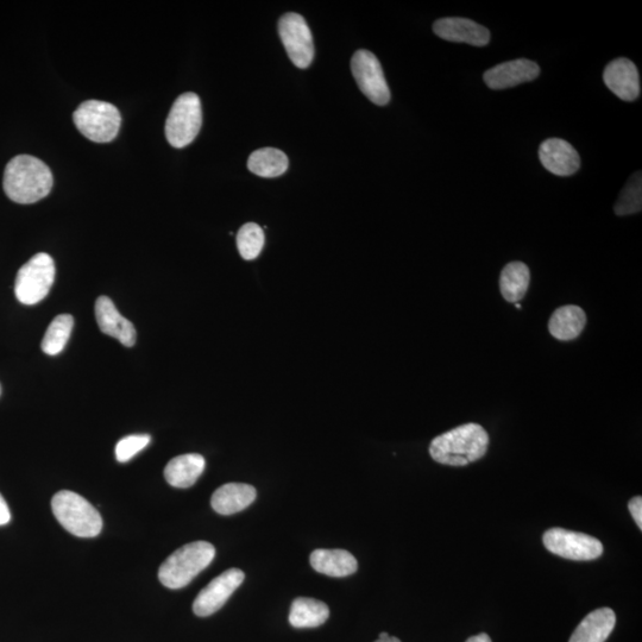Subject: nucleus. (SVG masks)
<instances>
[{
	"mask_svg": "<svg viewBox=\"0 0 642 642\" xmlns=\"http://www.w3.org/2000/svg\"><path fill=\"white\" fill-rule=\"evenodd\" d=\"M54 184L50 168L35 156L18 155L5 168L4 191L17 204H34L46 198Z\"/></svg>",
	"mask_w": 642,
	"mask_h": 642,
	"instance_id": "nucleus-1",
	"label": "nucleus"
},
{
	"mask_svg": "<svg viewBox=\"0 0 642 642\" xmlns=\"http://www.w3.org/2000/svg\"><path fill=\"white\" fill-rule=\"evenodd\" d=\"M489 436L478 424H465L440 434L430 445V455L439 464L465 467L486 456Z\"/></svg>",
	"mask_w": 642,
	"mask_h": 642,
	"instance_id": "nucleus-2",
	"label": "nucleus"
},
{
	"mask_svg": "<svg viewBox=\"0 0 642 642\" xmlns=\"http://www.w3.org/2000/svg\"><path fill=\"white\" fill-rule=\"evenodd\" d=\"M216 549L207 541H194L182 546L160 566V582L168 589H181L190 584L212 563Z\"/></svg>",
	"mask_w": 642,
	"mask_h": 642,
	"instance_id": "nucleus-3",
	"label": "nucleus"
},
{
	"mask_svg": "<svg viewBox=\"0 0 642 642\" xmlns=\"http://www.w3.org/2000/svg\"><path fill=\"white\" fill-rule=\"evenodd\" d=\"M52 509L60 525L75 537L94 538L103 530L100 513L77 493L62 490L55 494Z\"/></svg>",
	"mask_w": 642,
	"mask_h": 642,
	"instance_id": "nucleus-4",
	"label": "nucleus"
},
{
	"mask_svg": "<svg viewBox=\"0 0 642 642\" xmlns=\"http://www.w3.org/2000/svg\"><path fill=\"white\" fill-rule=\"evenodd\" d=\"M75 127L88 140L96 143H109L121 129V112L113 104L102 100H87L73 115Z\"/></svg>",
	"mask_w": 642,
	"mask_h": 642,
	"instance_id": "nucleus-5",
	"label": "nucleus"
},
{
	"mask_svg": "<svg viewBox=\"0 0 642 642\" xmlns=\"http://www.w3.org/2000/svg\"><path fill=\"white\" fill-rule=\"evenodd\" d=\"M203 109L198 94L188 92L175 100L166 122V137L174 148H185L198 136Z\"/></svg>",
	"mask_w": 642,
	"mask_h": 642,
	"instance_id": "nucleus-6",
	"label": "nucleus"
},
{
	"mask_svg": "<svg viewBox=\"0 0 642 642\" xmlns=\"http://www.w3.org/2000/svg\"><path fill=\"white\" fill-rule=\"evenodd\" d=\"M55 280V263L52 256L40 253L18 270L15 294L24 305L39 304L50 292Z\"/></svg>",
	"mask_w": 642,
	"mask_h": 642,
	"instance_id": "nucleus-7",
	"label": "nucleus"
},
{
	"mask_svg": "<svg viewBox=\"0 0 642 642\" xmlns=\"http://www.w3.org/2000/svg\"><path fill=\"white\" fill-rule=\"evenodd\" d=\"M352 74L360 90L370 102L385 106L390 100V90L379 59L369 50H358L351 60Z\"/></svg>",
	"mask_w": 642,
	"mask_h": 642,
	"instance_id": "nucleus-8",
	"label": "nucleus"
},
{
	"mask_svg": "<svg viewBox=\"0 0 642 642\" xmlns=\"http://www.w3.org/2000/svg\"><path fill=\"white\" fill-rule=\"evenodd\" d=\"M544 545L553 555L570 560H594L602 556L603 545L588 534L552 528L543 537Z\"/></svg>",
	"mask_w": 642,
	"mask_h": 642,
	"instance_id": "nucleus-9",
	"label": "nucleus"
},
{
	"mask_svg": "<svg viewBox=\"0 0 642 642\" xmlns=\"http://www.w3.org/2000/svg\"><path fill=\"white\" fill-rule=\"evenodd\" d=\"M279 34L289 59L301 69L310 67L314 59L313 36L304 17L295 12L283 15Z\"/></svg>",
	"mask_w": 642,
	"mask_h": 642,
	"instance_id": "nucleus-10",
	"label": "nucleus"
},
{
	"mask_svg": "<svg viewBox=\"0 0 642 642\" xmlns=\"http://www.w3.org/2000/svg\"><path fill=\"white\" fill-rule=\"evenodd\" d=\"M244 578V572L239 569L226 570L222 575L214 578L195 599L194 614L200 618H206L217 613L243 583Z\"/></svg>",
	"mask_w": 642,
	"mask_h": 642,
	"instance_id": "nucleus-11",
	"label": "nucleus"
},
{
	"mask_svg": "<svg viewBox=\"0 0 642 642\" xmlns=\"http://www.w3.org/2000/svg\"><path fill=\"white\" fill-rule=\"evenodd\" d=\"M540 67L535 62L526 59L503 62L484 73L483 78L492 90H506L525 83H530L539 77Z\"/></svg>",
	"mask_w": 642,
	"mask_h": 642,
	"instance_id": "nucleus-12",
	"label": "nucleus"
},
{
	"mask_svg": "<svg viewBox=\"0 0 642 642\" xmlns=\"http://www.w3.org/2000/svg\"><path fill=\"white\" fill-rule=\"evenodd\" d=\"M433 31L440 39L484 47L490 41V33L483 25L468 18H442L433 24Z\"/></svg>",
	"mask_w": 642,
	"mask_h": 642,
	"instance_id": "nucleus-13",
	"label": "nucleus"
},
{
	"mask_svg": "<svg viewBox=\"0 0 642 642\" xmlns=\"http://www.w3.org/2000/svg\"><path fill=\"white\" fill-rule=\"evenodd\" d=\"M604 84L625 102H634L640 96V77L637 66L628 59L609 62L603 73Z\"/></svg>",
	"mask_w": 642,
	"mask_h": 642,
	"instance_id": "nucleus-14",
	"label": "nucleus"
},
{
	"mask_svg": "<svg viewBox=\"0 0 642 642\" xmlns=\"http://www.w3.org/2000/svg\"><path fill=\"white\" fill-rule=\"evenodd\" d=\"M539 159L547 171L558 176H570L581 167V157L569 142L562 138H549L541 144Z\"/></svg>",
	"mask_w": 642,
	"mask_h": 642,
	"instance_id": "nucleus-15",
	"label": "nucleus"
},
{
	"mask_svg": "<svg viewBox=\"0 0 642 642\" xmlns=\"http://www.w3.org/2000/svg\"><path fill=\"white\" fill-rule=\"evenodd\" d=\"M96 319L100 331L116 338L127 348H132L137 339L134 324L124 318L110 298L99 297L96 301Z\"/></svg>",
	"mask_w": 642,
	"mask_h": 642,
	"instance_id": "nucleus-16",
	"label": "nucleus"
},
{
	"mask_svg": "<svg viewBox=\"0 0 642 642\" xmlns=\"http://www.w3.org/2000/svg\"><path fill=\"white\" fill-rule=\"evenodd\" d=\"M256 497V489L250 484L228 483L213 493L211 506L220 515H232L244 511Z\"/></svg>",
	"mask_w": 642,
	"mask_h": 642,
	"instance_id": "nucleus-17",
	"label": "nucleus"
},
{
	"mask_svg": "<svg viewBox=\"0 0 642 642\" xmlns=\"http://www.w3.org/2000/svg\"><path fill=\"white\" fill-rule=\"evenodd\" d=\"M206 467L205 458L198 453H187L172 459L165 469L166 481L172 487L190 488L203 475Z\"/></svg>",
	"mask_w": 642,
	"mask_h": 642,
	"instance_id": "nucleus-18",
	"label": "nucleus"
},
{
	"mask_svg": "<svg viewBox=\"0 0 642 642\" xmlns=\"http://www.w3.org/2000/svg\"><path fill=\"white\" fill-rule=\"evenodd\" d=\"M615 623L616 616L612 609H596L579 623L569 642H604L612 634Z\"/></svg>",
	"mask_w": 642,
	"mask_h": 642,
	"instance_id": "nucleus-19",
	"label": "nucleus"
},
{
	"mask_svg": "<svg viewBox=\"0 0 642 642\" xmlns=\"http://www.w3.org/2000/svg\"><path fill=\"white\" fill-rule=\"evenodd\" d=\"M312 568L330 577H348L358 569L357 560L345 550H316L310 557Z\"/></svg>",
	"mask_w": 642,
	"mask_h": 642,
	"instance_id": "nucleus-20",
	"label": "nucleus"
},
{
	"mask_svg": "<svg viewBox=\"0 0 642 642\" xmlns=\"http://www.w3.org/2000/svg\"><path fill=\"white\" fill-rule=\"evenodd\" d=\"M587 316L581 307L569 305L558 308L552 314L549 330L558 341H574L584 330Z\"/></svg>",
	"mask_w": 642,
	"mask_h": 642,
	"instance_id": "nucleus-21",
	"label": "nucleus"
},
{
	"mask_svg": "<svg viewBox=\"0 0 642 642\" xmlns=\"http://www.w3.org/2000/svg\"><path fill=\"white\" fill-rule=\"evenodd\" d=\"M330 609L324 602L299 597L292 603L289 623L294 628H316L329 619Z\"/></svg>",
	"mask_w": 642,
	"mask_h": 642,
	"instance_id": "nucleus-22",
	"label": "nucleus"
},
{
	"mask_svg": "<svg viewBox=\"0 0 642 642\" xmlns=\"http://www.w3.org/2000/svg\"><path fill=\"white\" fill-rule=\"evenodd\" d=\"M530 282V269H528L525 263H508L507 266L503 268L500 278L502 297L508 302L518 304V301L524 299L528 287H530Z\"/></svg>",
	"mask_w": 642,
	"mask_h": 642,
	"instance_id": "nucleus-23",
	"label": "nucleus"
},
{
	"mask_svg": "<svg viewBox=\"0 0 642 642\" xmlns=\"http://www.w3.org/2000/svg\"><path fill=\"white\" fill-rule=\"evenodd\" d=\"M288 166L287 155L275 148L258 149L248 160L249 171L261 178H278L287 172Z\"/></svg>",
	"mask_w": 642,
	"mask_h": 642,
	"instance_id": "nucleus-24",
	"label": "nucleus"
},
{
	"mask_svg": "<svg viewBox=\"0 0 642 642\" xmlns=\"http://www.w3.org/2000/svg\"><path fill=\"white\" fill-rule=\"evenodd\" d=\"M74 318L71 314H60L50 323L41 344L42 351L48 356L59 355L64 351L72 335Z\"/></svg>",
	"mask_w": 642,
	"mask_h": 642,
	"instance_id": "nucleus-25",
	"label": "nucleus"
},
{
	"mask_svg": "<svg viewBox=\"0 0 642 642\" xmlns=\"http://www.w3.org/2000/svg\"><path fill=\"white\" fill-rule=\"evenodd\" d=\"M236 242L239 254L244 260L253 261L260 256L266 236L260 225L247 223L239 229Z\"/></svg>",
	"mask_w": 642,
	"mask_h": 642,
	"instance_id": "nucleus-26",
	"label": "nucleus"
},
{
	"mask_svg": "<svg viewBox=\"0 0 642 642\" xmlns=\"http://www.w3.org/2000/svg\"><path fill=\"white\" fill-rule=\"evenodd\" d=\"M642 209V178L641 172L635 173L623 188L614 210L618 216H628Z\"/></svg>",
	"mask_w": 642,
	"mask_h": 642,
	"instance_id": "nucleus-27",
	"label": "nucleus"
},
{
	"mask_svg": "<svg viewBox=\"0 0 642 642\" xmlns=\"http://www.w3.org/2000/svg\"><path fill=\"white\" fill-rule=\"evenodd\" d=\"M148 434H134L121 440L116 445V458L119 463H127L134 458L137 453L146 449L150 443Z\"/></svg>",
	"mask_w": 642,
	"mask_h": 642,
	"instance_id": "nucleus-28",
	"label": "nucleus"
},
{
	"mask_svg": "<svg viewBox=\"0 0 642 642\" xmlns=\"http://www.w3.org/2000/svg\"><path fill=\"white\" fill-rule=\"evenodd\" d=\"M628 508L629 511H631V514L633 516V519L635 522H637V525L639 526L640 530H642V499L641 496L633 497L631 501L628 503Z\"/></svg>",
	"mask_w": 642,
	"mask_h": 642,
	"instance_id": "nucleus-29",
	"label": "nucleus"
},
{
	"mask_svg": "<svg viewBox=\"0 0 642 642\" xmlns=\"http://www.w3.org/2000/svg\"><path fill=\"white\" fill-rule=\"evenodd\" d=\"M11 520V513L8 503L4 500L2 494H0V526L9 524Z\"/></svg>",
	"mask_w": 642,
	"mask_h": 642,
	"instance_id": "nucleus-30",
	"label": "nucleus"
},
{
	"mask_svg": "<svg viewBox=\"0 0 642 642\" xmlns=\"http://www.w3.org/2000/svg\"><path fill=\"white\" fill-rule=\"evenodd\" d=\"M467 642H492V639L489 638L488 634L482 633L471 637Z\"/></svg>",
	"mask_w": 642,
	"mask_h": 642,
	"instance_id": "nucleus-31",
	"label": "nucleus"
},
{
	"mask_svg": "<svg viewBox=\"0 0 642 642\" xmlns=\"http://www.w3.org/2000/svg\"><path fill=\"white\" fill-rule=\"evenodd\" d=\"M375 642H401V641L398 638L390 637V635H389V637H387L385 639H379V640H377Z\"/></svg>",
	"mask_w": 642,
	"mask_h": 642,
	"instance_id": "nucleus-32",
	"label": "nucleus"
},
{
	"mask_svg": "<svg viewBox=\"0 0 642 642\" xmlns=\"http://www.w3.org/2000/svg\"><path fill=\"white\" fill-rule=\"evenodd\" d=\"M387 637H389V634H388V633L383 632V633H381V634H380L379 639H385V638H387Z\"/></svg>",
	"mask_w": 642,
	"mask_h": 642,
	"instance_id": "nucleus-33",
	"label": "nucleus"
},
{
	"mask_svg": "<svg viewBox=\"0 0 642 642\" xmlns=\"http://www.w3.org/2000/svg\"><path fill=\"white\" fill-rule=\"evenodd\" d=\"M515 306H516V308H521L520 304H516Z\"/></svg>",
	"mask_w": 642,
	"mask_h": 642,
	"instance_id": "nucleus-34",
	"label": "nucleus"
},
{
	"mask_svg": "<svg viewBox=\"0 0 642 642\" xmlns=\"http://www.w3.org/2000/svg\"><path fill=\"white\" fill-rule=\"evenodd\" d=\"M0 394H2V386H0Z\"/></svg>",
	"mask_w": 642,
	"mask_h": 642,
	"instance_id": "nucleus-35",
	"label": "nucleus"
}]
</instances>
